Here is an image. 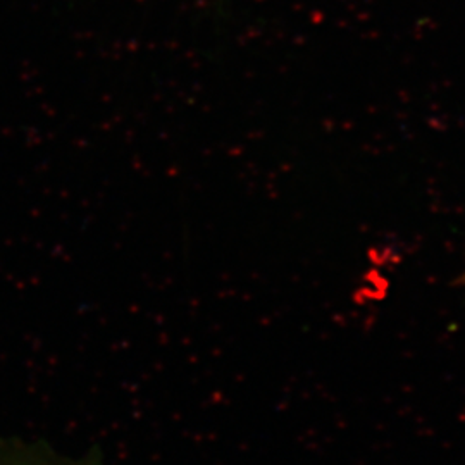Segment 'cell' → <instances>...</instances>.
<instances>
[{"instance_id": "obj_1", "label": "cell", "mask_w": 465, "mask_h": 465, "mask_svg": "<svg viewBox=\"0 0 465 465\" xmlns=\"http://www.w3.org/2000/svg\"><path fill=\"white\" fill-rule=\"evenodd\" d=\"M459 284H465V271L459 276Z\"/></svg>"}]
</instances>
